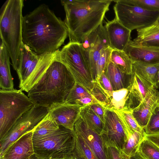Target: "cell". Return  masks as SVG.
<instances>
[{
    "mask_svg": "<svg viewBox=\"0 0 159 159\" xmlns=\"http://www.w3.org/2000/svg\"><path fill=\"white\" fill-rule=\"evenodd\" d=\"M134 4L146 10L159 12V0H131Z\"/></svg>",
    "mask_w": 159,
    "mask_h": 159,
    "instance_id": "d590c367",
    "label": "cell"
},
{
    "mask_svg": "<svg viewBox=\"0 0 159 159\" xmlns=\"http://www.w3.org/2000/svg\"><path fill=\"white\" fill-rule=\"evenodd\" d=\"M29 159H40L35 154H33Z\"/></svg>",
    "mask_w": 159,
    "mask_h": 159,
    "instance_id": "7bdbcfd3",
    "label": "cell"
},
{
    "mask_svg": "<svg viewBox=\"0 0 159 159\" xmlns=\"http://www.w3.org/2000/svg\"><path fill=\"white\" fill-rule=\"evenodd\" d=\"M66 66L55 58L39 81L28 92L34 105L49 107L64 103L75 83Z\"/></svg>",
    "mask_w": 159,
    "mask_h": 159,
    "instance_id": "3957f363",
    "label": "cell"
},
{
    "mask_svg": "<svg viewBox=\"0 0 159 159\" xmlns=\"http://www.w3.org/2000/svg\"><path fill=\"white\" fill-rule=\"evenodd\" d=\"M89 105L94 113L103 122L105 108L98 103H93L89 104Z\"/></svg>",
    "mask_w": 159,
    "mask_h": 159,
    "instance_id": "74e56055",
    "label": "cell"
},
{
    "mask_svg": "<svg viewBox=\"0 0 159 159\" xmlns=\"http://www.w3.org/2000/svg\"><path fill=\"white\" fill-rule=\"evenodd\" d=\"M110 61L123 72L129 75L132 74L133 62L124 51L113 49Z\"/></svg>",
    "mask_w": 159,
    "mask_h": 159,
    "instance_id": "f1b7e54d",
    "label": "cell"
},
{
    "mask_svg": "<svg viewBox=\"0 0 159 159\" xmlns=\"http://www.w3.org/2000/svg\"><path fill=\"white\" fill-rule=\"evenodd\" d=\"M73 131L83 138L97 159H107L101 136L90 128L80 116L74 124Z\"/></svg>",
    "mask_w": 159,
    "mask_h": 159,
    "instance_id": "7c38bea8",
    "label": "cell"
},
{
    "mask_svg": "<svg viewBox=\"0 0 159 159\" xmlns=\"http://www.w3.org/2000/svg\"><path fill=\"white\" fill-rule=\"evenodd\" d=\"M79 116L90 128L100 135L104 123L91 109L89 104L80 107Z\"/></svg>",
    "mask_w": 159,
    "mask_h": 159,
    "instance_id": "484cf974",
    "label": "cell"
},
{
    "mask_svg": "<svg viewBox=\"0 0 159 159\" xmlns=\"http://www.w3.org/2000/svg\"><path fill=\"white\" fill-rule=\"evenodd\" d=\"M110 46L112 49L124 51L130 40L131 31L115 18L104 26Z\"/></svg>",
    "mask_w": 159,
    "mask_h": 159,
    "instance_id": "5bb4252c",
    "label": "cell"
},
{
    "mask_svg": "<svg viewBox=\"0 0 159 159\" xmlns=\"http://www.w3.org/2000/svg\"><path fill=\"white\" fill-rule=\"evenodd\" d=\"M106 90L108 101V104L106 108L113 110H121L125 108L129 95V87L127 89L115 91Z\"/></svg>",
    "mask_w": 159,
    "mask_h": 159,
    "instance_id": "d4e9b609",
    "label": "cell"
},
{
    "mask_svg": "<svg viewBox=\"0 0 159 159\" xmlns=\"http://www.w3.org/2000/svg\"><path fill=\"white\" fill-rule=\"evenodd\" d=\"M59 126L58 129L46 136L33 139L34 153L40 159H69L74 157L75 133Z\"/></svg>",
    "mask_w": 159,
    "mask_h": 159,
    "instance_id": "5b68a950",
    "label": "cell"
},
{
    "mask_svg": "<svg viewBox=\"0 0 159 159\" xmlns=\"http://www.w3.org/2000/svg\"><path fill=\"white\" fill-rule=\"evenodd\" d=\"M80 107L65 103L53 104L48 107L49 113L58 125L73 130Z\"/></svg>",
    "mask_w": 159,
    "mask_h": 159,
    "instance_id": "4fadbf2b",
    "label": "cell"
},
{
    "mask_svg": "<svg viewBox=\"0 0 159 159\" xmlns=\"http://www.w3.org/2000/svg\"><path fill=\"white\" fill-rule=\"evenodd\" d=\"M124 157L125 159H129L128 157H125V156H124Z\"/></svg>",
    "mask_w": 159,
    "mask_h": 159,
    "instance_id": "c3c4849f",
    "label": "cell"
},
{
    "mask_svg": "<svg viewBox=\"0 0 159 159\" xmlns=\"http://www.w3.org/2000/svg\"><path fill=\"white\" fill-rule=\"evenodd\" d=\"M124 51L133 63L141 62L159 65V47L143 45L130 40Z\"/></svg>",
    "mask_w": 159,
    "mask_h": 159,
    "instance_id": "9a60e30c",
    "label": "cell"
},
{
    "mask_svg": "<svg viewBox=\"0 0 159 159\" xmlns=\"http://www.w3.org/2000/svg\"><path fill=\"white\" fill-rule=\"evenodd\" d=\"M107 159H125L120 150L116 147L105 145Z\"/></svg>",
    "mask_w": 159,
    "mask_h": 159,
    "instance_id": "8d00e7d4",
    "label": "cell"
},
{
    "mask_svg": "<svg viewBox=\"0 0 159 159\" xmlns=\"http://www.w3.org/2000/svg\"><path fill=\"white\" fill-rule=\"evenodd\" d=\"M32 130L24 134L10 145L0 154V159H29L34 154Z\"/></svg>",
    "mask_w": 159,
    "mask_h": 159,
    "instance_id": "2e32d148",
    "label": "cell"
},
{
    "mask_svg": "<svg viewBox=\"0 0 159 159\" xmlns=\"http://www.w3.org/2000/svg\"><path fill=\"white\" fill-rule=\"evenodd\" d=\"M156 86L157 87V85L159 84V70L158 71L157 74V79H156Z\"/></svg>",
    "mask_w": 159,
    "mask_h": 159,
    "instance_id": "b9f144b4",
    "label": "cell"
},
{
    "mask_svg": "<svg viewBox=\"0 0 159 159\" xmlns=\"http://www.w3.org/2000/svg\"><path fill=\"white\" fill-rule=\"evenodd\" d=\"M128 158L129 159H137V158H136L133 157H131Z\"/></svg>",
    "mask_w": 159,
    "mask_h": 159,
    "instance_id": "ee69618b",
    "label": "cell"
},
{
    "mask_svg": "<svg viewBox=\"0 0 159 159\" xmlns=\"http://www.w3.org/2000/svg\"><path fill=\"white\" fill-rule=\"evenodd\" d=\"M112 49L109 47L104 49L98 60L97 64V79L99 80L102 74L109 63Z\"/></svg>",
    "mask_w": 159,
    "mask_h": 159,
    "instance_id": "836d02e7",
    "label": "cell"
},
{
    "mask_svg": "<svg viewBox=\"0 0 159 159\" xmlns=\"http://www.w3.org/2000/svg\"><path fill=\"white\" fill-rule=\"evenodd\" d=\"M20 89H0V140L17 120L34 105L28 96Z\"/></svg>",
    "mask_w": 159,
    "mask_h": 159,
    "instance_id": "ba28073f",
    "label": "cell"
},
{
    "mask_svg": "<svg viewBox=\"0 0 159 159\" xmlns=\"http://www.w3.org/2000/svg\"><path fill=\"white\" fill-rule=\"evenodd\" d=\"M131 157L137 159H159V149L145 137L134 155Z\"/></svg>",
    "mask_w": 159,
    "mask_h": 159,
    "instance_id": "f546056e",
    "label": "cell"
},
{
    "mask_svg": "<svg viewBox=\"0 0 159 159\" xmlns=\"http://www.w3.org/2000/svg\"><path fill=\"white\" fill-rule=\"evenodd\" d=\"M115 18L130 31L145 28L156 23L159 12L149 11L134 4L131 0L114 1Z\"/></svg>",
    "mask_w": 159,
    "mask_h": 159,
    "instance_id": "9c48e42d",
    "label": "cell"
},
{
    "mask_svg": "<svg viewBox=\"0 0 159 159\" xmlns=\"http://www.w3.org/2000/svg\"><path fill=\"white\" fill-rule=\"evenodd\" d=\"M102 87L107 91H114L112 85L107 77L103 72L98 80Z\"/></svg>",
    "mask_w": 159,
    "mask_h": 159,
    "instance_id": "f35d334b",
    "label": "cell"
},
{
    "mask_svg": "<svg viewBox=\"0 0 159 159\" xmlns=\"http://www.w3.org/2000/svg\"><path fill=\"white\" fill-rule=\"evenodd\" d=\"M56 59L66 66L76 83L90 92L93 81L88 58L81 43L69 42L57 50Z\"/></svg>",
    "mask_w": 159,
    "mask_h": 159,
    "instance_id": "52a82bcc",
    "label": "cell"
},
{
    "mask_svg": "<svg viewBox=\"0 0 159 159\" xmlns=\"http://www.w3.org/2000/svg\"><path fill=\"white\" fill-rule=\"evenodd\" d=\"M81 44L87 54L101 51L110 47L102 23L89 34Z\"/></svg>",
    "mask_w": 159,
    "mask_h": 159,
    "instance_id": "d6986e66",
    "label": "cell"
},
{
    "mask_svg": "<svg viewBox=\"0 0 159 159\" xmlns=\"http://www.w3.org/2000/svg\"><path fill=\"white\" fill-rule=\"evenodd\" d=\"M48 112V107L34 105L17 120L5 136L0 140V154L23 135L33 130Z\"/></svg>",
    "mask_w": 159,
    "mask_h": 159,
    "instance_id": "30bf717a",
    "label": "cell"
},
{
    "mask_svg": "<svg viewBox=\"0 0 159 159\" xmlns=\"http://www.w3.org/2000/svg\"><path fill=\"white\" fill-rule=\"evenodd\" d=\"M93 86L90 93L98 102L106 108L108 104L106 90L101 86L98 80L93 81Z\"/></svg>",
    "mask_w": 159,
    "mask_h": 159,
    "instance_id": "d6a6232c",
    "label": "cell"
},
{
    "mask_svg": "<svg viewBox=\"0 0 159 159\" xmlns=\"http://www.w3.org/2000/svg\"><path fill=\"white\" fill-rule=\"evenodd\" d=\"M23 0H7L0 9V36L6 46L16 71L18 67L23 43L22 24Z\"/></svg>",
    "mask_w": 159,
    "mask_h": 159,
    "instance_id": "277c9868",
    "label": "cell"
},
{
    "mask_svg": "<svg viewBox=\"0 0 159 159\" xmlns=\"http://www.w3.org/2000/svg\"><path fill=\"white\" fill-rule=\"evenodd\" d=\"M156 133H159V130L157 132L155 133H154V134H156Z\"/></svg>",
    "mask_w": 159,
    "mask_h": 159,
    "instance_id": "681fc988",
    "label": "cell"
},
{
    "mask_svg": "<svg viewBox=\"0 0 159 159\" xmlns=\"http://www.w3.org/2000/svg\"><path fill=\"white\" fill-rule=\"evenodd\" d=\"M75 134V146L74 156L77 159H97L83 138Z\"/></svg>",
    "mask_w": 159,
    "mask_h": 159,
    "instance_id": "1f68e13d",
    "label": "cell"
},
{
    "mask_svg": "<svg viewBox=\"0 0 159 159\" xmlns=\"http://www.w3.org/2000/svg\"><path fill=\"white\" fill-rule=\"evenodd\" d=\"M103 123L100 136L104 145L121 151L129 137L118 116L113 110L105 108Z\"/></svg>",
    "mask_w": 159,
    "mask_h": 159,
    "instance_id": "8fae6325",
    "label": "cell"
},
{
    "mask_svg": "<svg viewBox=\"0 0 159 159\" xmlns=\"http://www.w3.org/2000/svg\"><path fill=\"white\" fill-rule=\"evenodd\" d=\"M111 0H63L64 22L70 42L81 43L85 38L102 23Z\"/></svg>",
    "mask_w": 159,
    "mask_h": 159,
    "instance_id": "7a4b0ae2",
    "label": "cell"
},
{
    "mask_svg": "<svg viewBox=\"0 0 159 159\" xmlns=\"http://www.w3.org/2000/svg\"><path fill=\"white\" fill-rule=\"evenodd\" d=\"M103 72L109 80L114 91L127 89L130 85L132 74L129 75L123 72L110 60Z\"/></svg>",
    "mask_w": 159,
    "mask_h": 159,
    "instance_id": "44dd1931",
    "label": "cell"
},
{
    "mask_svg": "<svg viewBox=\"0 0 159 159\" xmlns=\"http://www.w3.org/2000/svg\"><path fill=\"white\" fill-rule=\"evenodd\" d=\"M68 36L64 21L43 4L23 17V43L38 54L58 50Z\"/></svg>",
    "mask_w": 159,
    "mask_h": 159,
    "instance_id": "6da1fadb",
    "label": "cell"
},
{
    "mask_svg": "<svg viewBox=\"0 0 159 159\" xmlns=\"http://www.w3.org/2000/svg\"><path fill=\"white\" fill-rule=\"evenodd\" d=\"M137 36L134 41L138 44L149 46L159 41V24L155 23L145 28L137 30Z\"/></svg>",
    "mask_w": 159,
    "mask_h": 159,
    "instance_id": "cb8c5ba5",
    "label": "cell"
},
{
    "mask_svg": "<svg viewBox=\"0 0 159 159\" xmlns=\"http://www.w3.org/2000/svg\"><path fill=\"white\" fill-rule=\"evenodd\" d=\"M157 88L159 91V84L157 86Z\"/></svg>",
    "mask_w": 159,
    "mask_h": 159,
    "instance_id": "bcb514c9",
    "label": "cell"
},
{
    "mask_svg": "<svg viewBox=\"0 0 159 159\" xmlns=\"http://www.w3.org/2000/svg\"><path fill=\"white\" fill-rule=\"evenodd\" d=\"M159 104V91L154 87L149 92L141 103L132 111L134 117L143 129L148 124L152 111Z\"/></svg>",
    "mask_w": 159,
    "mask_h": 159,
    "instance_id": "ac0fdd59",
    "label": "cell"
},
{
    "mask_svg": "<svg viewBox=\"0 0 159 159\" xmlns=\"http://www.w3.org/2000/svg\"><path fill=\"white\" fill-rule=\"evenodd\" d=\"M57 51L39 55L23 43L19 64L16 71L20 89L28 93L39 82L55 59Z\"/></svg>",
    "mask_w": 159,
    "mask_h": 159,
    "instance_id": "8992f818",
    "label": "cell"
},
{
    "mask_svg": "<svg viewBox=\"0 0 159 159\" xmlns=\"http://www.w3.org/2000/svg\"><path fill=\"white\" fill-rule=\"evenodd\" d=\"M64 103L81 107L98 102L89 92L82 86L75 83Z\"/></svg>",
    "mask_w": 159,
    "mask_h": 159,
    "instance_id": "7402d4cb",
    "label": "cell"
},
{
    "mask_svg": "<svg viewBox=\"0 0 159 159\" xmlns=\"http://www.w3.org/2000/svg\"><path fill=\"white\" fill-rule=\"evenodd\" d=\"M157 23H158V24H159V17H158L157 20Z\"/></svg>",
    "mask_w": 159,
    "mask_h": 159,
    "instance_id": "7dc6e473",
    "label": "cell"
},
{
    "mask_svg": "<svg viewBox=\"0 0 159 159\" xmlns=\"http://www.w3.org/2000/svg\"><path fill=\"white\" fill-rule=\"evenodd\" d=\"M159 70V65L148 64L141 62L133 63L132 73L137 75L150 82L156 88V79Z\"/></svg>",
    "mask_w": 159,
    "mask_h": 159,
    "instance_id": "603a6c76",
    "label": "cell"
},
{
    "mask_svg": "<svg viewBox=\"0 0 159 159\" xmlns=\"http://www.w3.org/2000/svg\"><path fill=\"white\" fill-rule=\"evenodd\" d=\"M59 126L48 112L32 130L33 139L46 136L58 129Z\"/></svg>",
    "mask_w": 159,
    "mask_h": 159,
    "instance_id": "4316f807",
    "label": "cell"
},
{
    "mask_svg": "<svg viewBox=\"0 0 159 159\" xmlns=\"http://www.w3.org/2000/svg\"><path fill=\"white\" fill-rule=\"evenodd\" d=\"M10 56L6 47L1 40L0 45V88L6 90L14 89L10 70Z\"/></svg>",
    "mask_w": 159,
    "mask_h": 159,
    "instance_id": "ffe728a7",
    "label": "cell"
},
{
    "mask_svg": "<svg viewBox=\"0 0 159 159\" xmlns=\"http://www.w3.org/2000/svg\"><path fill=\"white\" fill-rule=\"evenodd\" d=\"M145 137L159 149V133L146 134Z\"/></svg>",
    "mask_w": 159,
    "mask_h": 159,
    "instance_id": "ab89813d",
    "label": "cell"
},
{
    "mask_svg": "<svg viewBox=\"0 0 159 159\" xmlns=\"http://www.w3.org/2000/svg\"><path fill=\"white\" fill-rule=\"evenodd\" d=\"M130 93L124 110L132 111L143 101L148 93L154 87L153 84L137 75L132 73Z\"/></svg>",
    "mask_w": 159,
    "mask_h": 159,
    "instance_id": "e0dca14e",
    "label": "cell"
},
{
    "mask_svg": "<svg viewBox=\"0 0 159 159\" xmlns=\"http://www.w3.org/2000/svg\"><path fill=\"white\" fill-rule=\"evenodd\" d=\"M77 159L74 156V157L70 159Z\"/></svg>",
    "mask_w": 159,
    "mask_h": 159,
    "instance_id": "f6af8a7d",
    "label": "cell"
},
{
    "mask_svg": "<svg viewBox=\"0 0 159 159\" xmlns=\"http://www.w3.org/2000/svg\"><path fill=\"white\" fill-rule=\"evenodd\" d=\"M144 130L146 134H154L159 130V104L152 111Z\"/></svg>",
    "mask_w": 159,
    "mask_h": 159,
    "instance_id": "e575fe53",
    "label": "cell"
},
{
    "mask_svg": "<svg viewBox=\"0 0 159 159\" xmlns=\"http://www.w3.org/2000/svg\"><path fill=\"white\" fill-rule=\"evenodd\" d=\"M146 135L145 131L135 132L129 136L128 140L121 151L122 154L129 158L134 155L139 144Z\"/></svg>",
    "mask_w": 159,
    "mask_h": 159,
    "instance_id": "4dcf8cb0",
    "label": "cell"
},
{
    "mask_svg": "<svg viewBox=\"0 0 159 159\" xmlns=\"http://www.w3.org/2000/svg\"><path fill=\"white\" fill-rule=\"evenodd\" d=\"M113 111L118 116L128 137L135 132L141 133L144 131L134 117L132 111L124 109Z\"/></svg>",
    "mask_w": 159,
    "mask_h": 159,
    "instance_id": "83f0119b",
    "label": "cell"
},
{
    "mask_svg": "<svg viewBox=\"0 0 159 159\" xmlns=\"http://www.w3.org/2000/svg\"><path fill=\"white\" fill-rule=\"evenodd\" d=\"M148 46H154L159 47V41L153 43Z\"/></svg>",
    "mask_w": 159,
    "mask_h": 159,
    "instance_id": "60d3db41",
    "label": "cell"
}]
</instances>
